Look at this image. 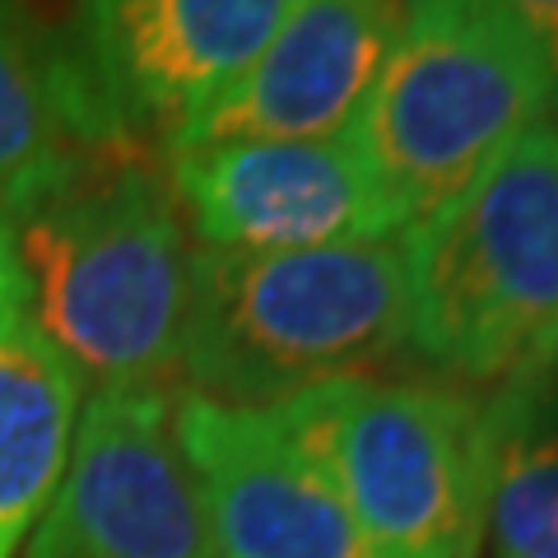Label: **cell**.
I'll list each match as a JSON object with an SVG mask.
<instances>
[{
    "label": "cell",
    "instance_id": "7a4b0ae2",
    "mask_svg": "<svg viewBox=\"0 0 558 558\" xmlns=\"http://www.w3.org/2000/svg\"><path fill=\"white\" fill-rule=\"evenodd\" d=\"M410 349L405 238L191 256L182 377L219 405L275 410Z\"/></svg>",
    "mask_w": 558,
    "mask_h": 558
},
{
    "label": "cell",
    "instance_id": "5b68a950",
    "mask_svg": "<svg viewBox=\"0 0 558 558\" xmlns=\"http://www.w3.org/2000/svg\"><path fill=\"white\" fill-rule=\"evenodd\" d=\"M336 484L373 558H475L484 539V400L442 381L336 377L275 405Z\"/></svg>",
    "mask_w": 558,
    "mask_h": 558
},
{
    "label": "cell",
    "instance_id": "4fadbf2b",
    "mask_svg": "<svg viewBox=\"0 0 558 558\" xmlns=\"http://www.w3.org/2000/svg\"><path fill=\"white\" fill-rule=\"evenodd\" d=\"M117 135L102 126L75 47L28 0H0V196L70 140Z\"/></svg>",
    "mask_w": 558,
    "mask_h": 558
},
{
    "label": "cell",
    "instance_id": "52a82bcc",
    "mask_svg": "<svg viewBox=\"0 0 558 558\" xmlns=\"http://www.w3.org/2000/svg\"><path fill=\"white\" fill-rule=\"evenodd\" d=\"M293 0H84L75 61L102 126L168 149L247 70Z\"/></svg>",
    "mask_w": 558,
    "mask_h": 558
},
{
    "label": "cell",
    "instance_id": "9a60e30c",
    "mask_svg": "<svg viewBox=\"0 0 558 558\" xmlns=\"http://www.w3.org/2000/svg\"><path fill=\"white\" fill-rule=\"evenodd\" d=\"M531 368H545V377H549V387L558 391V354H554V359H545V363H531Z\"/></svg>",
    "mask_w": 558,
    "mask_h": 558
},
{
    "label": "cell",
    "instance_id": "277c9868",
    "mask_svg": "<svg viewBox=\"0 0 558 558\" xmlns=\"http://www.w3.org/2000/svg\"><path fill=\"white\" fill-rule=\"evenodd\" d=\"M410 349L451 387L558 354V89L461 201L400 233Z\"/></svg>",
    "mask_w": 558,
    "mask_h": 558
},
{
    "label": "cell",
    "instance_id": "3957f363",
    "mask_svg": "<svg viewBox=\"0 0 558 558\" xmlns=\"http://www.w3.org/2000/svg\"><path fill=\"white\" fill-rule=\"evenodd\" d=\"M549 98V61L488 0H400L349 145L381 215L410 233L461 201Z\"/></svg>",
    "mask_w": 558,
    "mask_h": 558
},
{
    "label": "cell",
    "instance_id": "9c48e42d",
    "mask_svg": "<svg viewBox=\"0 0 558 558\" xmlns=\"http://www.w3.org/2000/svg\"><path fill=\"white\" fill-rule=\"evenodd\" d=\"M172 424L201 488L215 558H373L336 484L279 410L182 391Z\"/></svg>",
    "mask_w": 558,
    "mask_h": 558
},
{
    "label": "cell",
    "instance_id": "8fae6325",
    "mask_svg": "<svg viewBox=\"0 0 558 558\" xmlns=\"http://www.w3.org/2000/svg\"><path fill=\"white\" fill-rule=\"evenodd\" d=\"M84 381L43 336L0 233V558H20L65 475Z\"/></svg>",
    "mask_w": 558,
    "mask_h": 558
},
{
    "label": "cell",
    "instance_id": "5bb4252c",
    "mask_svg": "<svg viewBox=\"0 0 558 558\" xmlns=\"http://www.w3.org/2000/svg\"><path fill=\"white\" fill-rule=\"evenodd\" d=\"M488 5L502 20H512L539 47V57L554 70V89H558V0H488Z\"/></svg>",
    "mask_w": 558,
    "mask_h": 558
},
{
    "label": "cell",
    "instance_id": "6da1fadb",
    "mask_svg": "<svg viewBox=\"0 0 558 558\" xmlns=\"http://www.w3.org/2000/svg\"><path fill=\"white\" fill-rule=\"evenodd\" d=\"M0 233L43 336L80 381L172 391L196 247L159 149L131 135L70 140L0 196Z\"/></svg>",
    "mask_w": 558,
    "mask_h": 558
},
{
    "label": "cell",
    "instance_id": "ba28073f",
    "mask_svg": "<svg viewBox=\"0 0 558 558\" xmlns=\"http://www.w3.org/2000/svg\"><path fill=\"white\" fill-rule=\"evenodd\" d=\"M168 186L205 252H303L396 233L344 135L172 149Z\"/></svg>",
    "mask_w": 558,
    "mask_h": 558
},
{
    "label": "cell",
    "instance_id": "30bf717a",
    "mask_svg": "<svg viewBox=\"0 0 558 558\" xmlns=\"http://www.w3.org/2000/svg\"><path fill=\"white\" fill-rule=\"evenodd\" d=\"M400 0H293L266 51L172 149L229 140H340L368 102Z\"/></svg>",
    "mask_w": 558,
    "mask_h": 558
},
{
    "label": "cell",
    "instance_id": "7c38bea8",
    "mask_svg": "<svg viewBox=\"0 0 558 558\" xmlns=\"http://www.w3.org/2000/svg\"><path fill=\"white\" fill-rule=\"evenodd\" d=\"M488 488L484 535L494 558H558V391L521 368L484 400Z\"/></svg>",
    "mask_w": 558,
    "mask_h": 558
},
{
    "label": "cell",
    "instance_id": "8992f818",
    "mask_svg": "<svg viewBox=\"0 0 558 558\" xmlns=\"http://www.w3.org/2000/svg\"><path fill=\"white\" fill-rule=\"evenodd\" d=\"M172 405L163 387L94 391L20 558H215Z\"/></svg>",
    "mask_w": 558,
    "mask_h": 558
}]
</instances>
